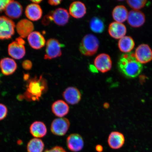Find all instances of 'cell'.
Returning a JSON list of instances; mask_svg holds the SVG:
<instances>
[{
	"label": "cell",
	"instance_id": "6da1fadb",
	"mask_svg": "<svg viewBox=\"0 0 152 152\" xmlns=\"http://www.w3.org/2000/svg\"><path fill=\"white\" fill-rule=\"evenodd\" d=\"M118 66L121 73L129 78H134L138 77L143 69L142 64L137 60L134 53H133L121 55Z\"/></svg>",
	"mask_w": 152,
	"mask_h": 152
},
{
	"label": "cell",
	"instance_id": "7a4b0ae2",
	"mask_svg": "<svg viewBox=\"0 0 152 152\" xmlns=\"http://www.w3.org/2000/svg\"><path fill=\"white\" fill-rule=\"evenodd\" d=\"M48 88L47 81L42 75L39 77H35L28 81L24 98L28 101H39Z\"/></svg>",
	"mask_w": 152,
	"mask_h": 152
},
{
	"label": "cell",
	"instance_id": "3957f363",
	"mask_svg": "<svg viewBox=\"0 0 152 152\" xmlns=\"http://www.w3.org/2000/svg\"><path fill=\"white\" fill-rule=\"evenodd\" d=\"M99 45V41L96 36L87 34L83 37L80 44V52L86 56H92L97 52Z\"/></svg>",
	"mask_w": 152,
	"mask_h": 152
},
{
	"label": "cell",
	"instance_id": "277c9868",
	"mask_svg": "<svg viewBox=\"0 0 152 152\" xmlns=\"http://www.w3.org/2000/svg\"><path fill=\"white\" fill-rule=\"evenodd\" d=\"M69 15L66 10L58 8L52 11L44 18L42 23L48 25L50 22H54L59 26H65L69 21Z\"/></svg>",
	"mask_w": 152,
	"mask_h": 152
},
{
	"label": "cell",
	"instance_id": "5b68a950",
	"mask_svg": "<svg viewBox=\"0 0 152 152\" xmlns=\"http://www.w3.org/2000/svg\"><path fill=\"white\" fill-rule=\"evenodd\" d=\"M15 25L10 19L0 16V40L10 39L14 35Z\"/></svg>",
	"mask_w": 152,
	"mask_h": 152
},
{
	"label": "cell",
	"instance_id": "8992f818",
	"mask_svg": "<svg viewBox=\"0 0 152 152\" xmlns=\"http://www.w3.org/2000/svg\"><path fill=\"white\" fill-rule=\"evenodd\" d=\"M61 45L58 39H49L46 43L45 59L52 60L61 56Z\"/></svg>",
	"mask_w": 152,
	"mask_h": 152
},
{
	"label": "cell",
	"instance_id": "52a82bcc",
	"mask_svg": "<svg viewBox=\"0 0 152 152\" xmlns=\"http://www.w3.org/2000/svg\"><path fill=\"white\" fill-rule=\"evenodd\" d=\"M25 42L21 37L17 38L8 46V52L9 56L15 59L19 60L23 58L26 54L24 45Z\"/></svg>",
	"mask_w": 152,
	"mask_h": 152
},
{
	"label": "cell",
	"instance_id": "ba28073f",
	"mask_svg": "<svg viewBox=\"0 0 152 152\" xmlns=\"http://www.w3.org/2000/svg\"><path fill=\"white\" fill-rule=\"evenodd\" d=\"M70 126V121L64 118L54 120L51 124L50 130L55 135L63 136L67 132Z\"/></svg>",
	"mask_w": 152,
	"mask_h": 152
},
{
	"label": "cell",
	"instance_id": "9c48e42d",
	"mask_svg": "<svg viewBox=\"0 0 152 152\" xmlns=\"http://www.w3.org/2000/svg\"><path fill=\"white\" fill-rule=\"evenodd\" d=\"M134 56L140 64H147L152 60V50L148 45L142 44L137 48Z\"/></svg>",
	"mask_w": 152,
	"mask_h": 152
},
{
	"label": "cell",
	"instance_id": "30bf717a",
	"mask_svg": "<svg viewBox=\"0 0 152 152\" xmlns=\"http://www.w3.org/2000/svg\"><path fill=\"white\" fill-rule=\"evenodd\" d=\"M94 64L96 69L102 73H105L111 70L112 61L109 55L102 53L100 54L94 60Z\"/></svg>",
	"mask_w": 152,
	"mask_h": 152
},
{
	"label": "cell",
	"instance_id": "8fae6325",
	"mask_svg": "<svg viewBox=\"0 0 152 152\" xmlns=\"http://www.w3.org/2000/svg\"><path fill=\"white\" fill-rule=\"evenodd\" d=\"M66 142L68 149L73 152L80 151L84 147V140L82 137L79 134H70L66 138Z\"/></svg>",
	"mask_w": 152,
	"mask_h": 152
},
{
	"label": "cell",
	"instance_id": "7c38bea8",
	"mask_svg": "<svg viewBox=\"0 0 152 152\" xmlns=\"http://www.w3.org/2000/svg\"><path fill=\"white\" fill-rule=\"evenodd\" d=\"M127 21L129 25L134 28L141 27L145 23V16L139 10H133L128 13Z\"/></svg>",
	"mask_w": 152,
	"mask_h": 152
},
{
	"label": "cell",
	"instance_id": "4fadbf2b",
	"mask_svg": "<svg viewBox=\"0 0 152 152\" xmlns=\"http://www.w3.org/2000/svg\"><path fill=\"white\" fill-rule=\"evenodd\" d=\"M62 96L68 104L75 105L80 101L81 94L80 91L76 87H69L63 92Z\"/></svg>",
	"mask_w": 152,
	"mask_h": 152
},
{
	"label": "cell",
	"instance_id": "5bb4252c",
	"mask_svg": "<svg viewBox=\"0 0 152 152\" xmlns=\"http://www.w3.org/2000/svg\"><path fill=\"white\" fill-rule=\"evenodd\" d=\"M108 32L110 35L113 39H120L126 35V28L122 23L116 22H112L108 28Z\"/></svg>",
	"mask_w": 152,
	"mask_h": 152
},
{
	"label": "cell",
	"instance_id": "9a60e30c",
	"mask_svg": "<svg viewBox=\"0 0 152 152\" xmlns=\"http://www.w3.org/2000/svg\"><path fill=\"white\" fill-rule=\"evenodd\" d=\"M6 15L9 18L12 19L18 18L21 16L23 7L18 2L10 1L4 10Z\"/></svg>",
	"mask_w": 152,
	"mask_h": 152
},
{
	"label": "cell",
	"instance_id": "2e32d148",
	"mask_svg": "<svg viewBox=\"0 0 152 152\" xmlns=\"http://www.w3.org/2000/svg\"><path fill=\"white\" fill-rule=\"evenodd\" d=\"M17 32L22 38L28 37L34 29V26L32 22L26 19L21 20L17 24Z\"/></svg>",
	"mask_w": 152,
	"mask_h": 152
},
{
	"label": "cell",
	"instance_id": "e0dca14e",
	"mask_svg": "<svg viewBox=\"0 0 152 152\" xmlns=\"http://www.w3.org/2000/svg\"><path fill=\"white\" fill-rule=\"evenodd\" d=\"M125 139L122 133L118 132H112L108 139V143L110 147L113 149H118L123 147Z\"/></svg>",
	"mask_w": 152,
	"mask_h": 152
},
{
	"label": "cell",
	"instance_id": "ac0fdd59",
	"mask_svg": "<svg viewBox=\"0 0 152 152\" xmlns=\"http://www.w3.org/2000/svg\"><path fill=\"white\" fill-rule=\"evenodd\" d=\"M0 68L3 75H12L17 69V64L13 59L5 58L0 61Z\"/></svg>",
	"mask_w": 152,
	"mask_h": 152
},
{
	"label": "cell",
	"instance_id": "d6986e66",
	"mask_svg": "<svg viewBox=\"0 0 152 152\" xmlns=\"http://www.w3.org/2000/svg\"><path fill=\"white\" fill-rule=\"evenodd\" d=\"M28 40L30 46L35 49L42 48L45 44L44 37L38 31H33L30 34L28 37Z\"/></svg>",
	"mask_w": 152,
	"mask_h": 152
},
{
	"label": "cell",
	"instance_id": "ffe728a7",
	"mask_svg": "<svg viewBox=\"0 0 152 152\" xmlns=\"http://www.w3.org/2000/svg\"><path fill=\"white\" fill-rule=\"evenodd\" d=\"M52 110L56 116L63 118L69 113V107L68 104L64 100H58L53 104Z\"/></svg>",
	"mask_w": 152,
	"mask_h": 152
},
{
	"label": "cell",
	"instance_id": "44dd1931",
	"mask_svg": "<svg viewBox=\"0 0 152 152\" xmlns=\"http://www.w3.org/2000/svg\"><path fill=\"white\" fill-rule=\"evenodd\" d=\"M25 14L26 17L29 20L35 21L41 18L43 12L39 5L33 3L28 5L26 7Z\"/></svg>",
	"mask_w": 152,
	"mask_h": 152
},
{
	"label": "cell",
	"instance_id": "7402d4cb",
	"mask_svg": "<svg viewBox=\"0 0 152 152\" xmlns=\"http://www.w3.org/2000/svg\"><path fill=\"white\" fill-rule=\"evenodd\" d=\"M86 12V7L84 4L82 2L74 1L70 6L69 14L74 18L77 19L82 18Z\"/></svg>",
	"mask_w": 152,
	"mask_h": 152
},
{
	"label": "cell",
	"instance_id": "603a6c76",
	"mask_svg": "<svg viewBox=\"0 0 152 152\" xmlns=\"http://www.w3.org/2000/svg\"><path fill=\"white\" fill-rule=\"evenodd\" d=\"M30 132L35 138H42L46 135L47 128L45 123L40 121H36L31 125Z\"/></svg>",
	"mask_w": 152,
	"mask_h": 152
},
{
	"label": "cell",
	"instance_id": "cb8c5ba5",
	"mask_svg": "<svg viewBox=\"0 0 152 152\" xmlns=\"http://www.w3.org/2000/svg\"><path fill=\"white\" fill-rule=\"evenodd\" d=\"M128 13V10L124 6L118 5L114 8L112 15L116 22L122 23L127 20Z\"/></svg>",
	"mask_w": 152,
	"mask_h": 152
},
{
	"label": "cell",
	"instance_id": "d4e9b609",
	"mask_svg": "<svg viewBox=\"0 0 152 152\" xmlns=\"http://www.w3.org/2000/svg\"><path fill=\"white\" fill-rule=\"evenodd\" d=\"M135 46L132 38L130 36H125L119 40L118 46L121 52L125 53H130Z\"/></svg>",
	"mask_w": 152,
	"mask_h": 152
},
{
	"label": "cell",
	"instance_id": "484cf974",
	"mask_svg": "<svg viewBox=\"0 0 152 152\" xmlns=\"http://www.w3.org/2000/svg\"><path fill=\"white\" fill-rule=\"evenodd\" d=\"M45 144L42 140L37 138L30 140L27 145L28 152H43Z\"/></svg>",
	"mask_w": 152,
	"mask_h": 152
},
{
	"label": "cell",
	"instance_id": "4316f807",
	"mask_svg": "<svg viewBox=\"0 0 152 152\" xmlns=\"http://www.w3.org/2000/svg\"><path fill=\"white\" fill-rule=\"evenodd\" d=\"M90 27L91 30L94 33L100 34L104 29V25L103 21L98 17H94L90 22Z\"/></svg>",
	"mask_w": 152,
	"mask_h": 152
},
{
	"label": "cell",
	"instance_id": "83f0119b",
	"mask_svg": "<svg viewBox=\"0 0 152 152\" xmlns=\"http://www.w3.org/2000/svg\"><path fill=\"white\" fill-rule=\"evenodd\" d=\"M127 3L131 8L135 10H139L147 4V1H127Z\"/></svg>",
	"mask_w": 152,
	"mask_h": 152
},
{
	"label": "cell",
	"instance_id": "f1b7e54d",
	"mask_svg": "<svg viewBox=\"0 0 152 152\" xmlns=\"http://www.w3.org/2000/svg\"><path fill=\"white\" fill-rule=\"evenodd\" d=\"M7 112L8 110L6 106L0 103V121L2 120L7 117Z\"/></svg>",
	"mask_w": 152,
	"mask_h": 152
},
{
	"label": "cell",
	"instance_id": "f546056e",
	"mask_svg": "<svg viewBox=\"0 0 152 152\" xmlns=\"http://www.w3.org/2000/svg\"><path fill=\"white\" fill-rule=\"evenodd\" d=\"M23 68L26 70H29L31 69L32 67V62L29 60H26L23 62L22 64Z\"/></svg>",
	"mask_w": 152,
	"mask_h": 152
},
{
	"label": "cell",
	"instance_id": "4dcf8cb0",
	"mask_svg": "<svg viewBox=\"0 0 152 152\" xmlns=\"http://www.w3.org/2000/svg\"><path fill=\"white\" fill-rule=\"evenodd\" d=\"M44 152H66L63 148L59 147V146H56L50 149L47 150Z\"/></svg>",
	"mask_w": 152,
	"mask_h": 152
},
{
	"label": "cell",
	"instance_id": "1f68e13d",
	"mask_svg": "<svg viewBox=\"0 0 152 152\" xmlns=\"http://www.w3.org/2000/svg\"><path fill=\"white\" fill-rule=\"evenodd\" d=\"M10 1V0L0 1V13L2 12L3 10H4L6 7H7Z\"/></svg>",
	"mask_w": 152,
	"mask_h": 152
},
{
	"label": "cell",
	"instance_id": "d6a6232c",
	"mask_svg": "<svg viewBox=\"0 0 152 152\" xmlns=\"http://www.w3.org/2000/svg\"><path fill=\"white\" fill-rule=\"evenodd\" d=\"M62 1L61 0H57V1L50 0V1H48V3L52 6H57L60 4Z\"/></svg>",
	"mask_w": 152,
	"mask_h": 152
},
{
	"label": "cell",
	"instance_id": "836d02e7",
	"mask_svg": "<svg viewBox=\"0 0 152 152\" xmlns=\"http://www.w3.org/2000/svg\"><path fill=\"white\" fill-rule=\"evenodd\" d=\"M90 71L93 73H96V72H97V69H96L95 66L90 65Z\"/></svg>",
	"mask_w": 152,
	"mask_h": 152
},
{
	"label": "cell",
	"instance_id": "e575fe53",
	"mask_svg": "<svg viewBox=\"0 0 152 152\" xmlns=\"http://www.w3.org/2000/svg\"><path fill=\"white\" fill-rule=\"evenodd\" d=\"M31 1L33 3L37 4L40 3L42 1H41V0H37H37H33V1Z\"/></svg>",
	"mask_w": 152,
	"mask_h": 152
},
{
	"label": "cell",
	"instance_id": "d590c367",
	"mask_svg": "<svg viewBox=\"0 0 152 152\" xmlns=\"http://www.w3.org/2000/svg\"><path fill=\"white\" fill-rule=\"evenodd\" d=\"M96 149L99 151H101L102 150V148L101 146L98 145L96 146Z\"/></svg>",
	"mask_w": 152,
	"mask_h": 152
},
{
	"label": "cell",
	"instance_id": "8d00e7d4",
	"mask_svg": "<svg viewBox=\"0 0 152 152\" xmlns=\"http://www.w3.org/2000/svg\"><path fill=\"white\" fill-rule=\"evenodd\" d=\"M18 99L20 100H22L24 99L23 95H20L18 96Z\"/></svg>",
	"mask_w": 152,
	"mask_h": 152
},
{
	"label": "cell",
	"instance_id": "74e56055",
	"mask_svg": "<svg viewBox=\"0 0 152 152\" xmlns=\"http://www.w3.org/2000/svg\"><path fill=\"white\" fill-rule=\"evenodd\" d=\"M28 78V75H24V79L26 80H27Z\"/></svg>",
	"mask_w": 152,
	"mask_h": 152
},
{
	"label": "cell",
	"instance_id": "f35d334b",
	"mask_svg": "<svg viewBox=\"0 0 152 152\" xmlns=\"http://www.w3.org/2000/svg\"><path fill=\"white\" fill-rule=\"evenodd\" d=\"M2 75L1 74H0V83H1V77H2Z\"/></svg>",
	"mask_w": 152,
	"mask_h": 152
}]
</instances>
